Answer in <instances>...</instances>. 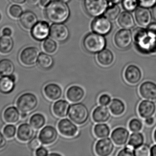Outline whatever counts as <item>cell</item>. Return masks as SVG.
<instances>
[{
	"instance_id": "6da1fadb",
	"label": "cell",
	"mask_w": 156,
	"mask_h": 156,
	"mask_svg": "<svg viewBox=\"0 0 156 156\" xmlns=\"http://www.w3.org/2000/svg\"><path fill=\"white\" fill-rule=\"evenodd\" d=\"M133 37L138 50L144 54L156 53V23L150 24L147 29L137 27Z\"/></svg>"
},
{
	"instance_id": "7a4b0ae2",
	"label": "cell",
	"mask_w": 156,
	"mask_h": 156,
	"mask_svg": "<svg viewBox=\"0 0 156 156\" xmlns=\"http://www.w3.org/2000/svg\"><path fill=\"white\" fill-rule=\"evenodd\" d=\"M70 10L66 3L54 0L46 6L45 14L47 18L54 24H61L68 19Z\"/></svg>"
},
{
	"instance_id": "3957f363",
	"label": "cell",
	"mask_w": 156,
	"mask_h": 156,
	"mask_svg": "<svg viewBox=\"0 0 156 156\" xmlns=\"http://www.w3.org/2000/svg\"><path fill=\"white\" fill-rule=\"evenodd\" d=\"M106 44V40L103 35L95 32L88 34L83 41L84 49L92 54L99 53L104 49Z\"/></svg>"
},
{
	"instance_id": "277c9868",
	"label": "cell",
	"mask_w": 156,
	"mask_h": 156,
	"mask_svg": "<svg viewBox=\"0 0 156 156\" xmlns=\"http://www.w3.org/2000/svg\"><path fill=\"white\" fill-rule=\"evenodd\" d=\"M90 112L87 106L80 103H76L69 106L68 116L74 123L78 125L85 124L89 119Z\"/></svg>"
},
{
	"instance_id": "5b68a950",
	"label": "cell",
	"mask_w": 156,
	"mask_h": 156,
	"mask_svg": "<svg viewBox=\"0 0 156 156\" xmlns=\"http://www.w3.org/2000/svg\"><path fill=\"white\" fill-rule=\"evenodd\" d=\"M38 100L34 94L26 93L21 94L16 101L17 109L22 113L30 112L37 107Z\"/></svg>"
},
{
	"instance_id": "8992f818",
	"label": "cell",
	"mask_w": 156,
	"mask_h": 156,
	"mask_svg": "<svg viewBox=\"0 0 156 156\" xmlns=\"http://www.w3.org/2000/svg\"><path fill=\"white\" fill-rule=\"evenodd\" d=\"M83 7L89 15L96 17L105 13L108 3L107 0H84Z\"/></svg>"
},
{
	"instance_id": "52a82bcc",
	"label": "cell",
	"mask_w": 156,
	"mask_h": 156,
	"mask_svg": "<svg viewBox=\"0 0 156 156\" xmlns=\"http://www.w3.org/2000/svg\"><path fill=\"white\" fill-rule=\"evenodd\" d=\"M133 40V34L128 29L119 30L115 35V44L120 49H126L128 48L132 44Z\"/></svg>"
},
{
	"instance_id": "ba28073f",
	"label": "cell",
	"mask_w": 156,
	"mask_h": 156,
	"mask_svg": "<svg viewBox=\"0 0 156 156\" xmlns=\"http://www.w3.org/2000/svg\"><path fill=\"white\" fill-rule=\"evenodd\" d=\"M58 137V132L52 125H46L43 127L39 132L38 138L42 144L50 145L55 143Z\"/></svg>"
},
{
	"instance_id": "9c48e42d",
	"label": "cell",
	"mask_w": 156,
	"mask_h": 156,
	"mask_svg": "<svg viewBox=\"0 0 156 156\" xmlns=\"http://www.w3.org/2000/svg\"><path fill=\"white\" fill-rule=\"evenodd\" d=\"M57 127L60 134L65 137L71 138L78 135L77 126L71 120L67 118L60 120L58 124Z\"/></svg>"
},
{
	"instance_id": "30bf717a",
	"label": "cell",
	"mask_w": 156,
	"mask_h": 156,
	"mask_svg": "<svg viewBox=\"0 0 156 156\" xmlns=\"http://www.w3.org/2000/svg\"><path fill=\"white\" fill-rule=\"evenodd\" d=\"M112 27L111 21L105 16L96 17L91 24L93 31L102 35L109 34L112 30Z\"/></svg>"
},
{
	"instance_id": "8fae6325",
	"label": "cell",
	"mask_w": 156,
	"mask_h": 156,
	"mask_svg": "<svg viewBox=\"0 0 156 156\" xmlns=\"http://www.w3.org/2000/svg\"><path fill=\"white\" fill-rule=\"evenodd\" d=\"M38 49L34 47H29L24 49L20 54V60L23 65L32 66L37 62L39 55Z\"/></svg>"
},
{
	"instance_id": "7c38bea8",
	"label": "cell",
	"mask_w": 156,
	"mask_h": 156,
	"mask_svg": "<svg viewBox=\"0 0 156 156\" xmlns=\"http://www.w3.org/2000/svg\"><path fill=\"white\" fill-rule=\"evenodd\" d=\"M50 35L58 42H65L69 37V29L66 25L62 23L55 24L50 27Z\"/></svg>"
},
{
	"instance_id": "4fadbf2b",
	"label": "cell",
	"mask_w": 156,
	"mask_h": 156,
	"mask_svg": "<svg viewBox=\"0 0 156 156\" xmlns=\"http://www.w3.org/2000/svg\"><path fill=\"white\" fill-rule=\"evenodd\" d=\"M115 146L110 138H103L98 140L94 146V151L97 155L108 156L113 152Z\"/></svg>"
},
{
	"instance_id": "5bb4252c",
	"label": "cell",
	"mask_w": 156,
	"mask_h": 156,
	"mask_svg": "<svg viewBox=\"0 0 156 156\" xmlns=\"http://www.w3.org/2000/svg\"><path fill=\"white\" fill-rule=\"evenodd\" d=\"M50 27L47 22L40 21L32 28L31 34L34 39L42 41L46 39L50 34Z\"/></svg>"
},
{
	"instance_id": "9a60e30c",
	"label": "cell",
	"mask_w": 156,
	"mask_h": 156,
	"mask_svg": "<svg viewBox=\"0 0 156 156\" xmlns=\"http://www.w3.org/2000/svg\"><path fill=\"white\" fill-rule=\"evenodd\" d=\"M142 77L141 69L136 65H129L125 70V79L130 84H136L140 81Z\"/></svg>"
},
{
	"instance_id": "2e32d148",
	"label": "cell",
	"mask_w": 156,
	"mask_h": 156,
	"mask_svg": "<svg viewBox=\"0 0 156 156\" xmlns=\"http://www.w3.org/2000/svg\"><path fill=\"white\" fill-rule=\"evenodd\" d=\"M139 93L142 98L149 100H156V84L151 81H146L139 87Z\"/></svg>"
},
{
	"instance_id": "e0dca14e",
	"label": "cell",
	"mask_w": 156,
	"mask_h": 156,
	"mask_svg": "<svg viewBox=\"0 0 156 156\" xmlns=\"http://www.w3.org/2000/svg\"><path fill=\"white\" fill-rule=\"evenodd\" d=\"M35 132L34 128L28 123L21 124L19 125L16 132V137L22 142L30 141L34 138Z\"/></svg>"
},
{
	"instance_id": "ac0fdd59",
	"label": "cell",
	"mask_w": 156,
	"mask_h": 156,
	"mask_svg": "<svg viewBox=\"0 0 156 156\" xmlns=\"http://www.w3.org/2000/svg\"><path fill=\"white\" fill-rule=\"evenodd\" d=\"M156 111L154 103L149 100H144L139 103L138 106V112L139 115L144 119L152 117Z\"/></svg>"
},
{
	"instance_id": "d6986e66",
	"label": "cell",
	"mask_w": 156,
	"mask_h": 156,
	"mask_svg": "<svg viewBox=\"0 0 156 156\" xmlns=\"http://www.w3.org/2000/svg\"><path fill=\"white\" fill-rule=\"evenodd\" d=\"M129 137V132L126 128L117 127L112 132L111 138L113 143L117 146L124 145Z\"/></svg>"
},
{
	"instance_id": "ffe728a7",
	"label": "cell",
	"mask_w": 156,
	"mask_h": 156,
	"mask_svg": "<svg viewBox=\"0 0 156 156\" xmlns=\"http://www.w3.org/2000/svg\"><path fill=\"white\" fill-rule=\"evenodd\" d=\"M136 19L138 24L143 27H147L151 24L152 15L148 8L139 7L135 13Z\"/></svg>"
},
{
	"instance_id": "44dd1931",
	"label": "cell",
	"mask_w": 156,
	"mask_h": 156,
	"mask_svg": "<svg viewBox=\"0 0 156 156\" xmlns=\"http://www.w3.org/2000/svg\"><path fill=\"white\" fill-rule=\"evenodd\" d=\"M93 120L97 123L107 122L111 117L109 109L105 106H99L95 108L92 113Z\"/></svg>"
},
{
	"instance_id": "7402d4cb",
	"label": "cell",
	"mask_w": 156,
	"mask_h": 156,
	"mask_svg": "<svg viewBox=\"0 0 156 156\" xmlns=\"http://www.w3.org/2000/svg\"><path fill=\"white\" fill-rule=\"evenodd\" d=\"M46 97L51 101H57L60 99L63 94L62 88L56 83H50L47 84L44 89Z\"/></svg>"
},
{
	"instance_id": "603a6c76",
	"label": "cell",
	"mask_w": 156,
	"mask_h": 156,
	"mask_svg": "<svg viewBox=\"0 0 156 156\" xmlns=\"http://www.w3.org/2000/svg\"><path fill=\"white\" fill-rule=\"evenodd\" d=\"M16 77L14 75L1 77L0 78V93L8 94L12 92L15 88Z\"/></svg>"
},
{
	"instance_id": "cb8c5ba5",
	"label": "cell",
	"mask_w": 156,
	"mask_h": 156,
	"mask_svg": "<svg viewBox=\"0 0 156 156\" xmlns=\"http://www.w3.org/2000/svg\"><path fill=\"white\" fill-rule=\"evenodd\" d=\"M85 92L83 88L77 85H73L68 88L66 96L69 101L72 103L79 102L84 98Z\"/></svg>"
},
{
	"instance_id": "d4e9b609",
	"label": "cell",
	"mask_w": 156,
	"mask_h": 156,
	"mask_svg": "<svg viewBox=\"0 0 156 156\" xmlns=\"http://www.w3.org/2000/svg\"><path fill=\"white\" fill-rule=\"evenodd\" d=\"M69 103L65 100H60L56 101L53 106V111L54 114L58 118L66 117L69 110Z\"/></svg>"
},
{
	"instance_id": "484cf974",
	"label": "cell",
	"mask_w": 156,
	"mask_h": 156,
	"mask_svg": "<svg viewBox=\"0 0 156 156\" xmlns=\"http://www.w3.org/2000/svg\"><path fill=\"white\" fill-rule=\"evenodd\" d=\"M20 24L26 29H32L37 23V18L33 12L27 11L22 14L20 16Z\"/></svg>"
},
{
	"instance_id": "4316f807",
	"label": "cell",
	"mask_w": 156,
	"mask_h": 156,
	"mask_svg": "<svg viewBox=\"0 0 156 156\" xmlns=\"http://www.w3.org/2000/svg\"><path fill=\"white\" fill-rule=\"evenodd\" d=\"M19 110L15 106H9L3 113V118L5 122L15 124L19 121L20 117Z\"/></svg>"
},
{
	"instance_id": "83f0119b",
	"label": "cell",
	"mask_w": 156,
	"mask_h": 156,
	"mask_svg": "<svg viewBox=\"0 0 156 156\" xmlns=\"http://www.w3.org/2000/svg\"><path fill=\"white\" fill-rule=\"evenodd\" d=\"M97 59L100 65L104 67H108L112 64L114 56L111 50L104 49L98 53Z\"/></svg>"
},
{
	"instance_id": "f1b7e54d",
	"label": "cell",
	"mask_w": 156,
	"mask_h": 156,
	"mask_svg": "<svg viewBox=\"0 0 156 156\" xmlns=\"http://www.w3.org/2000/svg\"><path fill=\"white\" fill-rule=\"evenodd\" d=\"M118 21L120 26L125 29H131L135 25L133 16L128 12L122 13L119 16Z\"/></svg>"
},
{
	"instance_id": "f546056e",
	"label": "cell",
	"mask_w": 156,
	"mask_h": 156,
	"mask_svg": "<svg viewBox=\"0 0 156 156\" xmlns=\"http://www.w3.org/2000/svg\"><path fill=\"white\" fill-rule=\"evenodd\" d=\"M15 70L12 61L8 59L0 60V77L9 76L13 74Z\"/></svg>"
},
{
	"instance_id": "4dcf8cb0",
	"label": "cell",
	"mask_w": 156,
	"mask_h": 156,
	"mask_svg": "<svg viewBox=\"0 0 156 156\" xmlns=\"http://www.w3.org/2000/svg\"><path fill=\"white\" fill-rule=\"evenodd\" d=\"M109 108L113 115L118 116L124 113L126 106L122 101L118 99H113L109 104Z\"/></svg>"
},
{
	"instance_id": "1f68e13d",
	"label": "cell",
	"mask_w": 156,
	"mask_h": 156,
	"mask_svg": "<svg viewBox=\"0 0 156 156\" xmlns=\"http://www.w3.org/2000/svg\"><path fill=\"white\" fill-rule=\"evenodd\" d=\"M13 41L10 36L3 35L0 37V53L8 54L12 50Z\"/></svg>"
},
{
	"instance_id": "d6a6232c",
	"label": "cell",
	"mask_w": 156,
	"mask_h": 156,
	"mask_svg": "<svg viewBox=\"0 0 156 156\" xmlns=\"http://www.w3.org/2000/svg\"><path fill=\"white\" fill-rule=\"evenodd\" d=\"M46 118L41 113H35L30 117L29 123L36 130H39L44 127L46 124Z\"/></svg>"
},
{
	"instance_id": "836d02e7",
	"label": "cell",
	"mask_w": 156,
	"mask_h": 156,
	"mask_svg": "<svg viewBox=\"0 0 156 156\" xmlns=\"http://www.w3.org/2000/svg\"><path fill=\"white\" fill-rule=\"evenodd\" d=\"M93 132L95 136L99 138L108 137L111 133L110 127L105 123L96 124L94 127Z\"/></svg>"
},
{
	"instance_id": "e575fe53",
	"label": "cell",
	"mask_w": 156,
	"mask_h": 156,
	"mask_svg": "<svg viewBox=\"0 0 156 156\" xmlns=\"http://www.w3.org/2000/svg\"><path fill=\"white\" fill-rule=\"evenodd\" d=\"M38 66L42 69L48 70L52 67L54 63L53 58L50 55L46 53L39 54L37 60Z\"/></svg>"
},
{
	"instance_id": "d590c367",
	"label": "cell",
	"mask_w": 156,
	"mask_h": 156,
	"mask_svg": "<svg viewBox=\"0 0 156 156\" xmlns=\"http://www.w3.org/2000/svg\"><path fill=\"white\" fill-rule=\"evenodd\" d=\"M144 142V135L141 133L134 132L130 135L128 145L134 149H136L143 145Z\"/></svg>"
},
{
	"instance_id": "8d00e7d4",
	"label": "cell",
	"mask_w": 156,
	"mask_h": 156,
	"mask_svg": "<svg viewBox=\"0 0 156 156\" xmlns=\"http://www.w3.org/2000/svg\"><path fill=\"white\" fill-rule=\"evenodd\" d=\"M120 7L115 4H112L107 8L105 13V16L109 20L114 21L118 17L120 13Z\"/></svg>"
},
{
	"instance_id": "74e56055",
	"label": "cell",
	"mask_w": 156,
	"mask_h": 156,
	"mask_svg": "<svg viewBox=\"0 0 156 156\" xmlns=\"http://www.w3.org/2000/svg\"><path fill=\"white\" fill-rule=\"evenodd\" d=\"M43 48L46 52L48 54H53L56 51L57 45L53 39L47 38L43 44Z\"/></svg>"
},
{
	"instance_id": "f35d334b",
	"label": "cell",
	"mask_w": 156,
	"mask_h": 156,
	"mask_svg": "<svg viewBox=\"0 0 156 156\" xmlns=\"http://www.w3.org/2000/svg\"><path fill=\"white\" fill-rule=\"evenodd\" d=\"M17 131L16 126L12 124L5 125L3 129L4 135L7 139H12L15 137Z\"/></svg>"
},
{
	"instance_id": "ab89813d",
	"label": "cell",
	"mask_w": 156,
	"mask_h": 156,
	"mask_svg": "<svg viewBox=\"0 0 156 156\" xmlns=\"http://www.w3.org/2000/svg\"><path fill=\"white\" fill-rule=\"evenodd\" d=\"M138 0H122V6L126 11L133 12L137 8Z\"/></svg>"
},
{
	"instance_id": "60d3db41",
	"label": "cell",
	"mask_w": 156,
	"mask_h": 156,
	"mask_svg": "<svg viewBox=\"0 0 156 156\" xmlns=\"http://www.w3.org/2000/svg\"><path fill=\"white\" fill-rule=\"evenodd\" d=\"M143 125V123L140 120L134 118L130 121L128 126L131 132H137L142 130Z\"/></svg>"
},
{
	"instance_id": "b9f144b4",
	"label": "cell",
	"mask_w": 156,
	"mask_h": 156,
	"mask_svg": "<svg viewBox=\"0 0 156 156\" xmlns=\"http://www.w3.org/2000/svg\"><path fill=\"white\" fill-rule=\"evenodd\" d=\"M136 156H148L150 155V149L147 145L143 144L138 148L134 149Z\"/></svg>"
},
{
	"instance_id": "7bdbcfd3",
	"label": "cell",
	"mask_w": 156,
	"mask_h": 156,
	"mask_svg": "<svg viewBox=\"0 0 156 156\" xmlns=\"http://www.w3.org/2000/svg\"><path fill=\"white\" fill-rule=\"evenodd\" d=\"M9 15L12 17L17 18L21 16L23 13V10L21 6L16 5H12L9 7L8 10Z\"/></svg>"
},
{
	"instance_id": "ee69618b",
	"label": "cell",
	"mask_w": 156,
	"mask_h": 156,
	"mask_svg": "<svg viewBox=\"0 0 156 156\" xmlns=\"http://www.w3.org/2000/svg\"><path fill=\"white\" fill-rule=\"evenodd\" d=\"M111 100L112 99L110 95L106 93L101 95L98 100V101L100 105L105 106L109 105Z\"/></svg>"
},
{
	"instance_id": "f6af8a7d",
	"label": "cell",
	"mask_w": 156,
	"mask_h": 156,
	"mask_svg": "<svg viewBox=\"0 0 156 156\" xmlns=\"http://www.w3.org/2000/svg\"><path fill=\"white\" fill-rule=\"evenodd\" d=\"M139 5L141 7L150 8L156 4V0H138Z\"/></svg>"
},
{
	"instance_id": "bcb514c9",
	"label": "cell",
	"mask_w": 156,
	"mask_h": 156,
	"mask_svg": "<svg viewBox=\"0 0 156 156\" xmlns=\"http://www.w3.org/2000/svg\"><path fill=\"white\" fill-rule=\"evenodd\" d=\"M41 142L39 140V138L34 137L30 140L28 144V146L31 150L35 151L41 147Z\"/></svg>"
},
{
	"instance_id": "7dc6e473",
	"label": "cell",
	"mask_w": 156,
	"mask_h": 156,
	"mask_svg": "<svg viewBox=\"0 0 156 156\" xmlns=\"http://www.w3.org/2000/svg\"><path fill=\"white\" fill-rule=\"evenodd\" d=\"M118 156H135L134 150L130 147H126L122 149L118 152Z\"/></svg>"
},
{
	"instance_id": "c3c4849f",
	"label": "cell",
	"mask_w": 156,
	"mask_h": 156,
	"mask_svg": "<svg viewBox=\"0 0 156 156\" xmlns=\"http://www.w3.org/2000/svg\"><path fill=\"white\" fill-rule=\"evenodd\" d=\"M48 152L46 148L44 147H40L37 148L35 152V155L37 156H48Z\"/></svg>"
},
{
	"instance_id": "681fc988",
	"label": "cell",
	"mask_w": 156,
	"mask_h": 156,
	"mask_svg": "<svg viewBox=\"0 0 156 156\" xmlns=\"http://www.w3.org/2000/svg\"><path fill=\"white\" fill-rule=\"evenodd\" d=\"M6 143H7V142L5 137L0 131V150L5 147Z\"/></svg>"
},
{
	"instance_id": "f907efd6",
	"label": "cell",
	"mask_w": 156,
	"mask_h": 156,
	"mask_svg": "<svg viewBox=\"0 0 156 156\" xmlns=\"http://www.w3.org/2000/svg\"><path fill=\"white\" fill-rule=\"evenodd\" d=\"M27 3L31 7H35L38 5L39 2H40V0H26Z\"/></svg>"
},
{
	"instance_id": "816d5d0a",
	"label": "cell",
	"mask_w": 156,
	"mask_h": 156,
	"mask_svg": "<svg viewBox=\"0 0 156 156\" xmlns=\"http://www.w3.org/2000/svg\"><path fill=\"white\" fill-rule=\"evenodd\" d=\"M2 34L3 35L10 36L12 34V31L9 27H5L2 31Z\"/></svg>"
},
{
	"instance_id": "f5cc1de1",
	"label": "cell",
	"mask_w": 156,
	"mask_h": 156,
	"mask_svg": "<svg viewBox=\"0 0 156 156\" xmlns=\"http://www.w3.org/2000/svg\"><path fill=\"white\" fill-rule=\"evenodd\" d=\"M145 122L148 125H152L154 124V119L152 117H149V118L146 119Z\"/></svg>"
},
{
	"instance_id": "db71d44e",
	"label": "cell",
	"mask_w": 156,
	"mask_h": 156,
	"mask_svg": "<svg viewBox=\"0 0 156 156\" xmlns=\"http://www.w3.org/2000/svg\"><path fill=\"white\" fill-rule=\"evenodd\" d=\"M150 156H156V145L152 146L150 149Z\"/></svg>"
},
{
	"instance_id": "11a10c76",
	"label": "cell",
	"mask_w": 156,
	"mask_h": 156,
	"mask_svg": "<svg viewBox=\"0 0 156 156\" xmlns=\"http://www.w3.org/2000/svg\"><path fill=\"white\" fill-rule=\"evenodd\" d=\"M51 0H40V4L43 6H46L50 2Z\"/></svg>"
},
{
	"instance_id": "9f6ffc18",
	"label": "cell",
	"mask_w": 156,
	"mask_h": 156,
	"mask_svg": "<svg viewBox=\"0 0 156 156\" xmlns=\"http://www.w3.org/2000/svg\"><path fill=\"white\" fill-rule=\"evenodd\" d=\"M152 14L154 19L156 21V4L153 7Z\"/></svg>"
},
{
	"instance_id": "6f0895ef",
	"label": "cell",
	"mask_w": 156,
	"mask_h": 156,
	"mask_svg": "<svg viewBox=\"0 0 156 156\" xmlns=\"http://www.w3.org/2000/svg\"><path fill=\"white\" fill-rule=\"evenodd\" d=\"M10 1L15 3L22 4L26 0H10Z\"/></svg>"
},
{
	"instance_id": "680465c9",
	"label": "cell",
	"mask_w": 156,
	"mask_h": 156,
	"mask_svg": "<svg viewBox=\"0 0 156 156\" xmlns=\"http://www.w3.org/2000/svg\"><path fill=\"white\" fill-rule=\"evenodd\" d=\"M111 4H117L122 2V0H107Z\"/></svg>"
},
{
	"instance_id": "91938a15",
	"label": "cell",
	"mask_w": 156,
	"mask_h": 156,
	"mask_svg": "<svg viewBox=\"0 0 156 156\" xmlns=\"http://www.w3.org/2000/svg\"><path fill=\"white\" fill-rule=\"evenodd\" d=\"M27 114L26 113H22L20 115V117L22 119H25L27 117Z\"/></svg>"
},
{
	"instance_id": "94428289",
	"label": "cell",
	"mask_w": 156,
	"mask_h": 156,
	"mask_svg": "<svg viewBox=\"0 0 156 156\" xmlns=\"http://www.w3.org/2000/svg\"><path fill=\"white\" fill-rule=\"evenodd\" d=\"M48 156H61V155L59 154H57V153H51V154H49Z\"/></svg>"
},
{
	"instance_id": "6125c7cd",
	"label": "cell",
	"mask_w": 156,
	"mask_h": 156,
	"mask_svg": "<svg viewBox=\"0 0 156 156\" xmlns=\"http://www.w3.org/2000/svg\"><path fill=\"white\" fill-rule=\"evenodd\" d=\"M154 139L155 142L156 143V128L154 132Z\"/></svg>"
},
{
	"instance_id": "be15d7a7",
	"label": "cell",
	"mask_w": 156,
	"mask_h": 156,
	"mask_svg": "<svg viewBox=\"0 0 156 156\" xmlns=\"http://www.w3.org/2000/svg\"><path fill=\"white\" fill-rule=\"evenodd\" d=\"M60 1H62V2H64L67 3L70 0H60Z\"/></svg>"
},
{
	"instance_id": "e7e4bbea",
	"label": "cell",
	"mask_w": 156,
	"mask_h": 156,
	"mask_svg": "<svg viewBox=\"0 0 156 156\" xmlns=\"http://www.w3.org/2000/svg\"><path fill=\"white\" fill-rule=\"evenodd\" d=\"M1 18H2V16H1V14H0V21H1Z\"/></svg>"
}]
</instances>
